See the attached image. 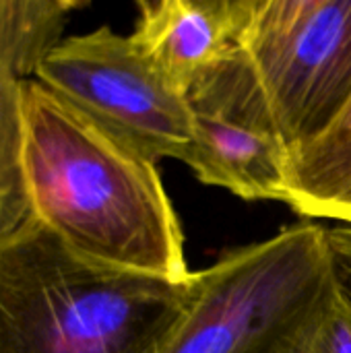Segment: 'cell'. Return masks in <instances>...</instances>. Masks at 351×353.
Segmentation results:
<instances>
[{
  "instance_id": "obj_4",
  "label": "cell",
  "mask_w": 351,
  "mask_h": 353,
  "mask_svg": "<svg viewBox=\"0 0 351 353\" xmlns=\"http://www.w3.org/2000/svg\"><path fill=\"white\" fill-rule=\"evenodd\" d=\"M242 52L290 149L351 99V0H252Z\"/></svg>"
},
{
  "instance_id": "obj_3",
  "label": "cell",
  "mask_w": 351,
  "mask_h": 353,
  "mask_svg": "<svg viewBox=\"0 0 351 353\" xmlns=\"http://www.w3.org/2000/svg\"><path fill=\"white\" fill-rule=\"evenodd\" d=\"M329 230L296 223L197 273V298L166 353H296L335 290Z\"/></svg>"
},
{
  "instance_id": "obj_8",
  "label": "cell",
  "mask_w": 351,
  "mask_h": 353,
  "mask_svg": "<svg viewBox=\"0 0 351 353\" xmlns=\"http://www.w3.org/2000/svg\"><path fill=\"white\" fill-rule=\"evenodd\" d=\"M252 0H141L130 33L139 52L180 93L242 52Z\"/></svg>"
},
{
  "instance_id": "obj_9",
  "label": "cell",
  "mask_w": 351,
  "mask_h": 353,
  "mask_svg": "<svg viewBox=\"0 0 351 353\" xmlns=\"http://www.w3.org/2000/svg\"><path fill=\"white\" fill-rule=\"evenodd\" d=\"M285 205L310 219L351 223V99L319 137L292 149Z\"/></svg>"
},
{
  "instance_id": "obj_5",
  "label": "cell",
  "mask_w": 351,
  "mask_h": 353,
  "mask_svg": "<svg viewBox=\"0 0 351 353\" xmlns=\"http://www.w3.org/2000/svg\"><path fill=\"white\" fill-rule=\"evenodd\" d=\"M33 79L153 163L186 159L192 143L188 99L151 66L130 35L101 25L64 37Z\"/></svg>"
},
{
  "instance_id": "obj_7",
  "label": "cell",
  "mask_w": 351,
  "mask_h": 353,
  "mask_svg": "<svg viewBox=\"0 0 351 353\" xmlns=\"http://www.w3.org/2000/svg\"><path fill=\"white\" fill-rule=\"evenodd\" d=\"M81 0H0V234L29 217L23 176V93L60 43Z\"/></svg>"
},
{
  "instance_id": "obj_1",
  "label": "cell",
  "mask_w": 351,
  "mask_h": 353,
  "mask_svg": "<svg viewBox=\"0 0 351 353\" xmlns=\"http://www.w3.org/2000/svg\"><path fill=\"white\" fill-rule=\"evenodd\" d=\"M29 215L87 261L174 281L192 273L157 163L35 79L23 93Z\"/></svg>"
},
{
  "instance_id": "obj_11",
  "label": "cell",
  "mask_w": 351,
  "mask_h": 353,
  "mask_svg": "<svg viewBox=\"0 0 351 353\" xmlns=\"http://www.w3.org/2000/svg\"><path fill=\"white\" fill-rule=\"evenodd\" d=\"M329 240L337 259L343 263H351V225H339L329 230Z\"/></svg>"
},
{
  "instance_id": "obj_10",
  "label": "cell",
  "mask_w": 351,
  "mask_h": 353,
  "mask_svg": "<svg viewBox=\"0 0 351 353\" xmlns=\"http://www.w3.org/2000/svg\"><path fill=\"white\" fill-rule=\"evenodd\" d=\"M296 353H351V290L337 283Z\"/></svg>"
},
{
  "instance_id": "obj_2",
  "label": "cell",
  "mask_w": 351,
  "mask_h": 353,
  "mask_svg": "<svg viewBox=\"0 0 351 353\" xmlns=\"http://www.w3.org/2000/svg\"><path fill=\"white\" fill-rule=\"evenodd\" d=\"M184 281L106 267L29 215L0 234V353H166L197 298Z\"/></svg>"
},
{
  "instance_id": "obj_12",
  "label": "cell",
  "mask_w": 351,
  "mask_h": 353,
  "mask_svg": "<svg viewBox=\"0 0 351 353\" xmlns=\"http://www.w3.org/2000/svg\"><path fill=\"white\" fill-rule=\"evenodd\" d=\"M350 225H351V223H350Z\"/></svg>"
},
{
  "instance_id": "obj_6",
  "label": "cell",
  "mask_w": 351,
  "mask_h": 353,
  "mask_svg": "<svg viewBox=\"0 0 351 353\" xmlns=\"http://www.w3.org/2000/svg\"><path fill=\"white\" fill-rule=\"evenodd\" d=\"M192 143L184 163L207 184L244 201L288 203L292 149L244 52L186 93Z\"/></svg>"
}]
</instances>
